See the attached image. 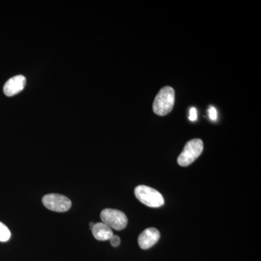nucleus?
I'll use <instances>...</instances> for the list:
<instances>
[{"mask_svg": "<svg viewBox=\"0 0 261 261\" xmlns=\"http://www.w3.org/2000/svg\"><path fill=\"white\" fill-rule=\"evenodd\" d=\"M174 102V89L171 87H165L160 90L156 96L152 109L158 116H166L172 111Z\"/></svg>", "mask_w": 261, "mask_h": 261, "instance_id": "f257e3e1", "label": "nucleus"}, {"mask_svg": "<svg viewBox=\"0 0 261 261\" xmlns=\"http://www.w3.org/2000/svg\"><path fill=\"white\" fill-rule=\"evenodd\" d=\"M136 197L144 205L149 207H159L164 204L162 195L151 187L140 185L135 190Z\"/></svg>", "mask_w": 261, "mask_h": 261, "instance_id": "f03ea898", "label": "nucleus"}, {"mask_svg": "<svg viewBox=\"0 0 261 261\" xmlns=\"http://www.w3.org/2000/svg\"><path fill=\"white\" fill-rule=\"evenodd\" d=\"M203 150V142L200 139H194L187 142L185 148L178 158V163L181 166L192 164Z\"/></svg>", "mask_w": 261, "mask_h": 261, "instance_id": "7ed1b4c3", "label": "nucleus"}, {"mask_svg": "<svg viewBox=\"0 0 261 261\" xmlns=\"http://www.w3.org/2000/svg\"><path fill=\"white\" fill-rule=\"evenodd\" d=\"M102 222L111 229L121 231L126 227L128 219L124 213L115 209H105L100 214Z\"/></svg>", "mask_w": 261, "mask_h": 261, "instance_id": "20e7f679", "label": "nucleus"}, {"mask_svg": "<svg viewBox=\"0 0 261 261\" xmlns=\"http://www.w3.org/2000/svg\"><path fill=\"white\" fill-rule=\"evenodd\" d=\"M42 202L47 209L55 212H66L71 207V201L59 194H49L44 196Z\"/></svg>", "mask_w": 261, "mask_h": 261, "instance_id": "39448f33", "label": "nucleus"}, {"mask_svg": "<svg viewBox=\"0 0 261 261\" xmlns=\"http://www.w3.org/2000/svg\"><path fill=\"white\" fill-rule=\"evenodd\" d=\"M161 238V233L157 228H149L140 233L138 238L139 245L143 250H147L153 246Z\"/></svg>", "mask_w": 261, "mask_h": 261, "instance_id": "423d86ee", "label": "nucleus"}, {"mask_svg": "<svg viewBox=\"0 0 261 261\" xmlns=\"http://www.w3.org/2000/svg\"><path fill=\"white\" fill-rule=\"evenodd\" d=\"M27 79L22 75H15L10 79L4 86V93L8 97H13L21 92L25 87Z\"/></svg>", "mask_w": 261, "mask_h": 261, "instance_id": "0eeeda50", "label": "nucleus"}, {"mask_svg": "<svg viewBox=\"0 0 261 261\" xmlns=\"http://www.w3.org/2000/svg\"><path fill=\"white\" fill-rule=\"evenodd\" d=\"M92 231L94 238L99 241L110 240V239L113 236V230L102 222L94 224L93 228H92Z\"/></svg>", "mask_w": 261, "mask_h": 261, "instance_id": "6e6552de", "label": "nucleus"}, {"mask_svg": "<svg viewBox=\"0 0 261 261\" xmlns=\"http://www.w3.org/2000/svg\"><path fill=\"white\" fill-rule=\"evenodd\" d=\"M11 237L9 228L7 227L3 223L0 222V242L8 241Z\"/></svg>", "mask_w": 261, "mask_h": 261, "instance_id": "1a4fd4ad", "label": "nucleus"}, {"mask_svg": "<svg viewBox=\"0 0 261 261\" xmlns=\"http://www.w3.org/2000/svg\"><path fill=\"white\" fill-rule=\"evenodd\" d=\"M110 243H111L112 246L116 247L119 246L121 240H120L119 237L117 236V235H113L112 238L110 239Z\"/></svg>", "mask_w": 261, "mask_h": 261, "instance_id": "9d476101", "label": "nucleus"}, {"mask_svg": "<svg viewBox=\"0 0 261 261\" xmlns=\"http://www.w3.org/2000/svg\"><path fill=\"white\" fill-rule=\"evenodd\" d=\"M209 116L212 121H216L217 119V111L216 108L214 107H211L209 109Z\"/></svg>", "mask_w": 261, "mask_h": 261, "instance_id": "9b49d317", "label": "nucleus"}, {"mask_svg": "<svg viewBox=\"0 0 261 261\" xmlns=\"http://www.w3.org/2000/svg\"><path fill=\"white\" fill-rule=\"evenodd\" d=\"M197 111H196L195 108H192L190 111V117H189V119L191 121H195L197 120Z\"/></svg>", "mask_w": 261, "mask_h": 261, "instance_id": "f8f14e48", "label": "nucleus"}, {"mask_svg": "<svg viewBox=\"0 0 261 261\" xmlns=\"http://www.w3.org/2000/svg\"><path fill=\"white\" fill-rule=\"evenodd\" d=\"M94 226V223H90V228H91V229H92V228H93Z\"/></svg>", "mask_w": 261, "mask_h": 261, "instance_id": "ddd939ff", "label": "nucleus"}]
</instances>
